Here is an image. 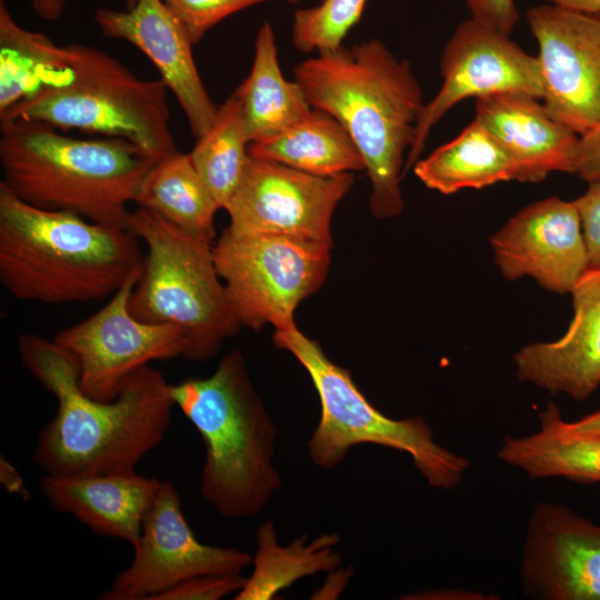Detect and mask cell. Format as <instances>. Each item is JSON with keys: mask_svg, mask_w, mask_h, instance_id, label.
<instances>
[{"mask_svg": "<svg viewBox=\"0 0 600 600\" xmlns=\"http://www.w3.org/2000/svg\"><path fill=\"white\" fill-rule=\"evenodd\" d=\"M22 366L57 400L56 416L40 430L32 459L43 474L132 472L164 438L174 402L163 374L144 366L110 401L89 397L76 358L36 333L18 339Z\"/></svg>", "mask_w": 600, "mask_h": 600, "instance_id": "1", "label": "cell"}, {"mask_svg": "<svg viewBox=\"0 0 600 600\" xmlns=\"http://www.w3.org/2000/svg\"><path fill=\"white\" fill-rule=\"evenodd\" d=\"M294 79L312 108L333 116L360 151L378 219L404 209L401 169L422 108V91L409 62L377 39L320 52L294 67Z\"/></svg>", "mask_w": 600, "mask_h": 600, "instance_id": "2", "label": "cell"}, {"mask_svg": "<svg viewBox=\"0 0 600 600\" xmlns=\"http://www.w3.org/2000/svg\"><path fill=\"white\" fill-rule=\"evenodd\" d=\"M139 240L130 230L31 206L0 182V281L20 300L111 298L141 267Z\"/></svg>", "mask_w": 600, "mask_h": 600, "instance_id": "3", "label": "cell"}, {"mask_svg": "<svg viewBox=\"0 0 600 600\" xmlns=\"http://www.w3.org/2000/svg\"><path fill=\"white\" fill-rule=\"evenodd\" d=\"M156 161L130 141L79 139L38 121H1V181L22 201L128 230L137 190Z\"/></svg>", "mask_w": 600, "mask_h": 600, "instance_id": "4", "label": "cell"}, {"mask_svg": "<svg viewBox=\"0 0 600 600\" xmlns=\"http://www.w3.org/2000/svg\"><path fill=\"white\" fill-rule=\"evenodd\" d=\"M170 396L201 436L203 499L223 518L261 512L281 488L273 466L277 427L249 377L239 349L208 378L170 384Z\"/></svg>", "mask_w": 600, "mask_h": 600, "instance_id": "5", "label": "cell"}, {"mask_svg": "<svg viewBox=\"0 0 600 600\" xmlns=\"http://www.w3.org/2000/svg\"><path fill=\"white\" fill-rule=\"evenodd\" d=\"M68 77L43 87L0 114V122L22 119L56 129L130 141L154 161L178 150L171 133L167 86L143 80L96 48L70 44Z\"/></svg>", "mask_w": 600, "mask_h": 600, "instance_id": "6", "label": "cell"}, {"mask_svg": "<svg viewBox=\"0 0 600 600\" xmlns=\"http://www.w3.org/2000/svg\"><path fill=\"white\" fill-rule=\"evenodd\" d=\"M128 230L147 247L128 300L130 313L147 323L181 328L187 338L184 359L216 357L241 326L220 282L211 244L141 208L131 211Z\"/></svg>", "mask_w": 600, "mask_h": 600, "instance_id": "7", "label": "cell"}, {"mask_svg": "<svg viewBox=\"0 0 600 600\" xmlns=\"http://www.w3.org/2000/svg\"><path fill=\"white\" fill-rule=\"evenodd\" d=\"M273 343L304 367L319 394L320 419L307 442L314 464L331 469L352 447L376 444L408 453L430 487H459L470 461L437 443L422 417L384 416L358 389L350 371L331 361L320 344L297 327L276 330Z\"/></svg>", "mask_w": 600, "mask_h": 600, "instance_id": "8", "label": "cell"}, {"mask_svg": "<svg viewBox=\"0 0 600 600\" xmlns=\"http://www.w3.org/2000/svg\"><path fill=\"white\" fill-rule=\"evenodd\" d=\"M332 246L284 234H237L226 228L213 250L230 309L241 327H296L297 306L323 283Z\"/></svg>", "mask_w": 600, "mask_h": 600, "instance_id": "9", "label": "cell"}, {"mask_svg": "<svg viewBox=\"0 0 600 600\" xmlns=\"http://www.w3.org/2000/svg\"><path fill=\"white\" fill-rule=\"evenodd\" d=\"M141 267L96 313L60 330L53 341L69 351L79 367V383L91 398L113 400L126 379L154 360L184 356V331L169 323H147L134 318L128 300Z\"/></svg>", "mask_w": 600, "mask_h": 600, "instance_id": "10", "label": "cell"}, {"mask_svg": "<svg viewBox=\"0 0 600 600\" xmlns=\"http://www.w3.org/2000/svg\"><path fill=\"white\" fill-rule=\"evenodd\" d=\"M134 556L100 600H153L173 586L202 574L241 573L251 556L229 547L200 542L182 511V502L170 481H161L147 511Z\"/></svg>", "mask_w": 600, "mask_h": 600, "instance_id": "11", "label": "cell"}, {"mask_svg": "<svg viewBox=\"0 0 600 600\" xmlns=\"http://www.w3.org/2000/svg\"><path fill=\"white\" fill-rule=\"evenodd\" d=\"M353 183L351 172L321 177L249 154L224 209L230 217L228 229L237 234L292 236L333 247L332 214Z\"/></svg>", "mask_w": 600, "mask_h": 600, "instance_id": "12", "label": "cell"}, {"mask_svg": "<svg viewBox=\"0 0 600 600\" xmlns=\"http://www.w3.org/2000/svg\"><path fill=\"white\" fill-rule=\"evenodd\" d=\"M440 72L441 88L422 108L403 173L419 160L432 127L460 101L507 92L540 100L543 96L538 58L509 34L472 18L461 22L444 46Z\"/></svg>", "mask_w": 600, "mask_h": 600, "instance_id": "13", "label": "cell"}, {"mask_svg": "<svg viewBox=\"0 0 600 600\" xmlns=\"http://www.w3.org/2000/svg\"><path fill=\"white\" fill-rule=\"evenodd\" d=\"M527 21L534 37L549 116L579 136L600 123V13L540 4Z\"/></svg>", "mask_w": 600, "mask_h": 600, "instance_id": "14", "label": "cell"}, {"mask_svg": "<svg viewBox=\"0 0 600 600\" xmlns=\"http://www.w3.org/2000/svg\"><path fill=\"white\" fill-rule=\"evenodd\" d=\"M519 579L541 600H600V526L562 504L539 502L529 517Z\"/></svg>", "mask_w": 600, "mask_h": 600, "instance_id": "15", "label": "cell"}, {"mask_svg": "<svg viewBox=\"0 0 600 600\" xmlns=\"http://www.w3.org/2000/svg\"><path fill=\"white\" fill-rule=\"evenodd\" d=\"M490 244L504 279L528 276L554 293H570L589 268L578 209L557 197L518 211L490 237Z\"/></svg>", "mask_w": 600, "mask_h": 600, "instance_id": "16", "label": "cell"}, {"mask_svg": "<svg viewBox=\"0 0 600 600\" xmlns=\"http://www.w3.org/2000/svg\"><path fill=\"white\" fill-rule=\"evenodd\" d=\"M94 21L103 36L130 42L152 61L194 137L210 129L218 108L197 70L192 41L163 0H138L126 10L101 8L94 12Z\"/></svg>", "mask_w": 600, "mask_h": 600, "instance_id": "17", "label": "cell"}, {"mask_svg": "<svg viewBox=\"0 0 600 600\" xmlns=\"http://www.w3.org/2000/svg\"><path fill=\"white\" fill-rule=\"evenodd\" d=\"M570 293L573 317L567 331L554 341L522 347L512 359L519 381L581 401L600 386V268H588Z\"/></svg>", "mask_w": 600, "mask_h": 600, "instance_id": "18", "label": "cell"}, {"mask_svg": "<svg viewBox=\"0 0 600 600\" xmlns=\"http://www.w3.org/2000/svg\"><path fill=\"white\" fill-rule=\"evenodd\" d=\"M540 99L499 93L477 99L476 119L501 143L517 167V181L541 182L549 173H573L580 136L553 120Z\"/></svg>", "mask_w": 600, "mask_h": 600, "instance_id": "19", "label": "cell"}, {"mask_svg": "<svg viewBox=\"0 0 600 600\" xmlns=\"http://www.w3.org/2000/svg\"><path fill=\"white\" fill-rule=\"evenodd\" d=\"M160 480L132 472L43 474L40 491L56 511L70 513L101 537L133 546Z\"/></svg>", "mask_w": 600, "mask_h": 600, "instance_id": "20", "label": "cell"}, {"mask_svg": "<svg viewBox=\"0 0 600 600\" xmlns=\"http://www.w3.org/2000/svg\"><path fill=\"white\" fill-rule=\"evenodd\" d=\"M540 429L523 437L506 436L498 458L531 480L561 477L580 483L600 481V436H571L552 402L539 413Z\"/></svg>", "mask_w": 600, "mask_h": 600, "instance_id": "21", "label": "cell"}, {"mask_svg": "<svg viewBox=\"0 0 600 600\" xmlns=\"http://www.w3.org/2000/svg\"><path fill=\"white\" fill-rule=\"evenodd\" d=\"M237 90L249 143L281 133L312 110L300 84L287 81L281 73L269 22L258 31L251 71Z\"/></svg>", "mask_w": 600, "mask_h": 600, "instance_id": "22", "label": "cell"}, {"mask_svg": "<svg viewBox=\"0 0 600 600\" xmlns=\"http://www.w3.org/2000/svg\"><path fill=\"white\" fill-rule=\"evenodd\" d=\"M413 172L427 188L443 194L517 179L509 153L476 118L453 140L419 159Z\"/></svg>", "mask_w": 600, "mask_h": 600, "instance_id": "23", "label": "cell"}, {"mask_svg": "<svg viewBox=\"0 0 600 600\" xmlns=\"http://www.w3.org/2000/svg\"><path fill=\"white\" fill-rule=\"evenodd\" d=\"M248 153L321 177L366 170L348 131L333 116L317 108L281 133L249 143Z\"/></svg>", "mask_w": 600, "mask_h": 600, "instance_id": "24", "label": "cell"}, {"mask_svg": "<svg viewBox=\"0 0 600 600\" xmlns=\"http://www.w3.org/2000/svg\"><path fill=\"white\" fill-rule=\"evenodd\" d=\"M133 202L202 241L211 243L214 237L213 218L220 207L189 153L177 151L156 161Z\"/></svg>", "mask_w": 600, "mask_h": 600, "instance_id": "25", "label": "cell"}, {"mask_svg": "<svg viewBox=\"0 0 600 600\" xmlns=\"http://www.w3.org/2000/svg\"><path fill=\"white\" fill-rule=\"evenodd\" d=\"M70 44L20 27L0 0V114L37 90L63 81L71 70Z\"/></svg>", "mask_w": 600, "mask_h": 600, "instance_id": "26", "label": "cell"}, {"mask_svg": "<svg viewBox=\"0 0 600 600\" xmlns=\"http://www.w3.org/2000/svg\"><path fill=\"white\" fill-rule=\"evenodd\" d=\"M257 551L252 558L253 570L236 600H269L294 581L322 571H332L341 563L333 551L339 537L322 534L306 543L307 536L298 537L291 544L281 547L273 522L260 524L256 534Z\"/></svg>", "mask_w": 600, "mask_h": 600, "instance_id": "27", "label": "cell"}, {"mask_svg": "<svg viewBox=\"0 0 600 600\" xmlns=\"http://www.w3.org/2000/svg\"><path fill=\"white\" fill-rule=\"evenodd\" d=\"M248 146L242 101L236 89L218 108L210 129L198 138L189 153L220 209H226L242 178Z\"/></svg>", "mask_w": 600, "mask_h": 600, "instance_id": "28", "label": "cell"}, {"mask_svg": "<svg viewBox=\"0 0 600 600\" xmlns=\"http://www.w3.org/2000/svg\"><path fill=\"white\" fill-rule=\"evenodd\" d=\"M367 0H323L319 6L296 11L292 42L301 52L318 53L342 46L359 21Z\"/></svg>", "mask_w": 600, "mask_h": 600, "instance_id": "29", "label": "cell"}, {"mask_svg": "<svg viewBox=\"0 0 600 600\" xmlns=\"http://www.w3.org/2000/svg\"><path fill=\"white\" fill-rule=\"evenodd\" d=\"M268 0H163L187 31L192 43L224 18ZM296 3L298 0H283Z\"/></svg>", "mask_w": 600, "mask_h": 600, "instance_id": "30", "label": "cell"}, {"mask_svg": "<svg viewBox=\"0 0 600 600\" xmlns=\"http://www.w3.org/2000/svg\"><path fill=\"white\" fill-rule=\"evenodd\" d=\"M246 581L240 573L202 574L173 586L153 600H220L239 592Z\"/></svg>", "mask_w": 600, "mask_h": 600, "instance_id": "31", "label": "cell"}, {"mask_svg": "<svg viewBox=\"0 0 600 600\" xmlns=\"http://www.w3.org/2000/svg\"><path fill=\"white\" fill-rule=\"evenodd\" d=\"M588 183L587 191L573 202L581 220L589 268H600V180Z\"/></svg>", "mask_w": 600, "mask_h": 600, "instance_id": "32", "label": "cell"}, {"mask_svg": "<svg viewBox=\"0 0 600 600\" xmlns=\"http://www.w3.org/2000/svg\"><path fill=\"white\" fill-rule=\"evenodd\" d=\"M471 18L506 34L514 29L519 12L514 0H466Z\"/></svg>", "mask_w": 600, "mask_h": 600, "instance_id": "33", "label": "cell"}, {"mask_svg": "<svg viewBox=\"0 0 600 600\" xmlns=\"http://www.w3.org/2000/svg\"><path fill=\"white\" fill-rule=\"evenodd\" d=\"M573 174L587 182L600 180V123L580 136L576 151Z\"/></svg>", "mask_w": 600, "mask_h": 600, "instance_id": "34", "label": "cell"}, {"mask_svg": "<svg viewBox=\"0 0 600 600\" xmlns=\"http://www.w3.org/2000/svg\"><path fill=\"white\" fill-rule=\"evenodd\" d=\"M0 482L10 493L28 500L31 496L18 469L3 456L0 457Z\"/></svg>", "mask_w": 600, "mask_h": 600, "instance_id": "35", "label": "cell"}, {"mask_svg": "<svg viewBox=\"0 0 600 600\" xmlns=\"http://www.w3.org/2000/svg\"><path fill=\"white\" fill-rule=\"evenodd\" d=\"M561 428L571 436H600V410L574 422L562 419Z\"/></svg>", "mask_w": 600, "mask_h": 600, "instance_id": "36", "label": "cell"}, {"mask_svg": "<svg viewBox=\"0 0 600 600\" xmlns=\"http://www.w3.org/2000/svg\"><path fill=\"white\" fill-rule=\"evenodd\" d=\"M66 3L67 0H32L31 7L38 17L53 21L61 16Z\"/></svg>", "mask_w": 600, "mask_h": 600, "instance_id": "37", "label": "cell"}, {"mask_svg": "<svg viewBox=\"0 0 600 600\" xmlns=\"http://www.w3.org/2000/svg\"><path fill=\"white\" fill-rule=\"evenodd\" d=\"M447 596H449L447 599H462V600L490 599V597H487L486 594H482L480 592H472V591H466V590H450L448 594L443 590L433 591V592H422V593L416 594V597H410L409 599H446Z\"/></svg>", "mask_w": 600, "mask_h": 600, "instance_id": "38", "label": "cell"}, {"mask_svg": "<svg viewBox=\"0 0 600 600\" xmlns=\"http://www.w3.org/2000/svg\"><path fill=\"white\" fill-rule=\"evenodd\" d=\"M550 4L562 7L566 9L600 13V0H547Z\"/></svg>", "mask_w": 600, "mask_h": 600, "instance_id": "39", "label": "cell"}, {"mask_svg": "<svg viewBox=\"0 0 600 600\" xmlns=\"http://www.w3.org/2000/svg\"><path fill=\"white\" fill-rule=\"evenodd\" d=\"M126 1V8L131 9L138 0H124Z\"/></svg>", "mask_w": 600, "mask_h": 600, "instance_id": "40", "label": "cell"}]
</instances>
